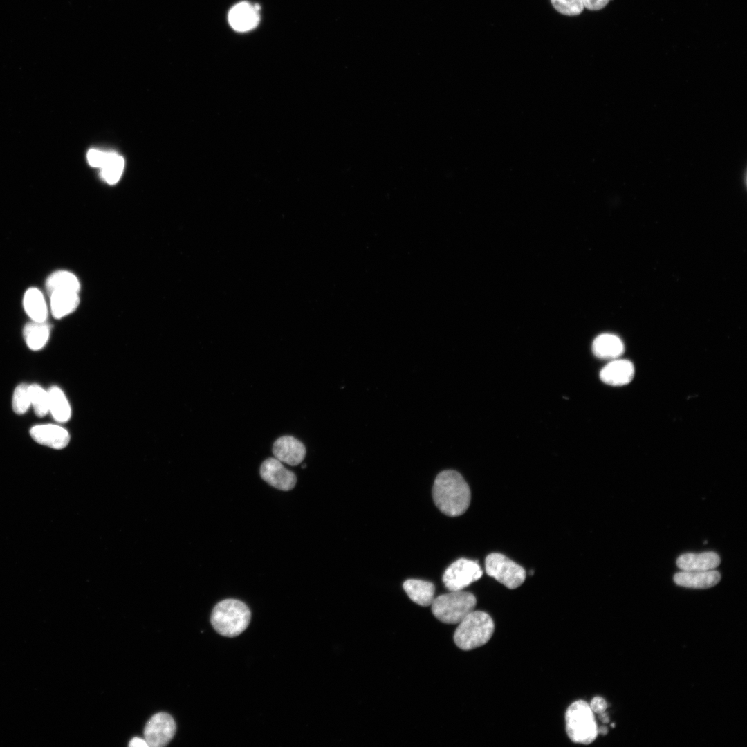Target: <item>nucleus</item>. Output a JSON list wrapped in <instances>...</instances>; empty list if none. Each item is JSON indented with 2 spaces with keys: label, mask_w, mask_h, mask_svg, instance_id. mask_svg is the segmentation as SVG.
Listing matches in <instances>:
<instances>
[{
  "label": "nucleus",
  "mask_w": 747,
  "mask_h": 747,
  "mask_svg": "<svg viewBox=\"0 0 747 747\" xmlns=\"http://www.w3.org/2000/svg\"><path fill=\"white\" fill-rule=\"evenodd\" d=\"M176 730L172 717L165 712L154 714L144 728V739L149 747H163L173 738Z\"/></svg>",
  "instance_id": "obj_8"
},
{
  "label": "nucleus",
  "mask_w": 747,
  "mask_h": 747,
  "mask_svg": "<svg viewBox=\"0 0 747 747\" xmlns=\"http://www.w3.org/2000/svg\"><path fill=\"white\" fill-rule=\"evenodd\" d=\"M720 562L719 555L712 551L684 553L676 560L677 566L682 571H688L712 570L717 567Z\"/></svg>",
  "instance_id": "obj_15"
},
{
  "label": "nucleus",
  "mask_w": 747,
  "mask_h": 747,
  "mask_svg": "<svg viewBox=\"0 0 747 747\" xmlns=\"http://www.w3.org/2000/svg\"><path fill=\"white\" fill-rule=\"evenodd\" d=\"M475 596L468 591H451L434 598L432 605L434 616L446 624H459L475 607Z\"/></svg>",
  "instance_id": "obj_5"
},
{
  "label": "nucleus",
  "mask_w": 747,
  "mask_h": 747,
  "mask_svg": "<svg viewBox=\"0 0 747 747\" xmlns=\"http://www.w3.org/2000/svg\"><path fill=\"white\" fill-rule=\"evenodd\" d=\"M494 629V622L487 613L473 610L459 623L454 640L459 648L471 650L488 643Z\"/></svg>",
  "instance_id": "obj_3"
},
{
  "label": "nucleus",
  "mask_w": 747,
  "mask_h": 747,
  "mask_svg": "<svg viewBox=\"0 0 747 747\" xmlns=\"http://www.w3.org/2000/svg\"><path fill=\"white\" fill-rule=\"evenodd\" d=\"M306 464H304V465H303L302 466V468H306Z\"/></svg>",
  "instance_id": "obj_32"
},
{
  "label": "nucleus",
  "mask_w": 747,
  "mask_h": 747,
  "mask_svg": "<svg viewBox=\"0 0 747 747\" xmlns=\"http://www.w3.org/2000/svg\"><path fill=\"white\" fill-rule=\"evenodd\" d=\"M50 331V326L46 322L32 321L25 325L23 335L28 348L33 351H38L46 344Z\"/></svg>",
  "instance_id": "obj_21"
},
{
  "label": "nucleus",
  "mask_w": 747,
  "mask_h": 747,
  "mask_svg": "<svg viewBox=\"0 0 747 747\" xmlns=\"http://www.w3.org/2000/svg\"><path fill=\"white\" fill-rule=\"evenodd\" d=\"M129 746H130V747H147L148 744H147V741H145V739H142V738L138 737H135L132 738L130 740V741L129 743Z\"/></svg>",
  "instance_id": "obj_30"
},
{
  "label": "nucleus",
  "mask_w": 747,
  "mask_h": 747,
  "mask_svg": "<svg viewBox=\"0 0 747 747\" xmlns=\"http://www.w3.org/2000/svg\"><path fill=\"white\" fill-rule=\"evenodd\" d=\"M600 718L601 721H603L604 723H607L609 721V717H607V714L605 713V712H602V713L600 714Z\"/></svg>",
  "instance_id": "obj_31"
},
{
  "label": "nucleus",
  "mask_w": 747,
  "mask_h": 747,
  "mask_svg": "<svg viewBox=\"0 0 747 747\" xmlns=\"http://www.w3.org/2000/svg\"><path fill=\"white\" fill-rule=\"evenodd\" d=\"M30 434L37 443L53 449L66 447L71 439L67 430L55 424L35 425L30 429Z\"/></svg>",
  "instance_id": "obj_10"
},
{
  "label": "nucleus",
  "mask_w": 747,
  "mask_h": 747,
  "mask_svg": "<svg viewBox=\"0 0 747 747\" xmlns=\"http://www.w3.org/2000/svg\"><path fill=\"white\" fill-rule=\"evenodd\" d=\"M259 5H252L247 1L234 6L229 12L228 21L232 28L239 32H245L255 28L259 21Z\"/></svg>",
  "instance_id": "obj_12"
},
{
  "label": "nucleus",
  "mask_w": 747,
  "mask_h": 747,
  "mask_svg": "<svg viewBox=\"0 0 747 747\" xmlns=\"http://www.w3.org/2000/svg\"><path fill=\"white\" fill-rule=\"evenodd\" d=\"M634 376V367L627 360L614 359L600 372L601 380L609 385L622 386L630 382Z\"/></svg>",
  "instance_id": "obj_13"
},
{
  "label": "nucleus",
  "mask_w": 747,
  "mask_h": 747,
  "mask_svg": "<svg viewBox=\"0 0 747 747\" xmlns=\"http://www.w3.org/2000/svg\"><path fill=\"white\" fill-rule=\"evenodd\" d=\"M485 569L489 576L510 589L522 585L526 578L523 567L499 553H492L486 557Z\"/></svg>",
  "instance_id": "obj_6"
},
{
  "label": "nucleus",
  "mask_w": 747,
  "mask_h": 747,
  "mask_svg": "<svg viewBox=\"0 0 747 747\" xmlns=\"http://www.w3.org/2000/svg\"><path fill=\"white\" fill-rule=\"evenodd\" d=\"M46 287L50 294L53 291H74L79 293L80 284L77 277L66 270H59L52 273L46 279Z\"/></svg>",
  "instance_id": "obj_22"
},
{
  "label": "nucleus",
  "mask_w": 747,
  "mask_h": 747,
  "mask_svg": "<svg viewBox=\"0 0 747 747\" xmlns=\"http://www.w3.org/2000/svg\"><path fill=\"white\" fill-rule=\"evenodd\" d=\"M49 295L50 311L56 319H61L73 313L80 303L77 292L57 290Z\"/></svg>",
  "instance_id": "obj_17"
},
{
  "label": "nucleus",
  "mask_w": 747,
  "mask_h": 747,
  "mask_svg": "<svg viewBox=\"0 0 747 747\" xmlns=\"http://www.w3.org/2000/svg\"><path fill=\"white\" fill-rule=\"evenodd\" d=\"M589 706L593 713L599 714L605 712L607 706L606 701L601 697H595Z\"/></svg>",
  "instance_id": "obj_28"
},
{
  "label": "nucleus",
  "mask_w": 747,
  "mask_h": 747,
  "mask_svg": "<svg viewBox=\"0 0 747 747\" xmlns=\"http://www.w3.org/2000/svg\"><path fill=\"white\" fill-rule=\"evenodd\" d=\"M23 305L32 321L46 322L48 308L44 295L39 289L33 287L28 288L24 295Z\"/></svg>",
  "instance_id": "obj_18"
},
{
  "label": "nucleus",
  "mask_w": 747,
  "mask_h": 747,
  "mask_svg": "<svg viewBox=\"0 0 747 747\" xmlns=\"http://www.w3.org/2000/svg\"><path fill=\"white\" fill-rule=\"evenodd\" d=\"M124 161L123 158L115 152H108L107 158L100 167L102 178L109 184L116 183L122 173Z\"/></svg>",
  "instance_id": "obj_23"
},
{
  "label": "nucleus",
  "mask_w": 747,
  "mask_h": 747,
  "mask_svg": "<svg viewBox=\"0 0 747 747\" xmlns=\"http://www.w3.org/2000/svg\"><path fill=\"white\" fill-rule=\"evenodd\" d=\"M592 350L594 355L599 358L614 360L623 353L625 347L618 336L604 333L598 335L593 340Z\"/></svg>",
  "instance_id": "obj_16"
},
{
  "label": "nucleus",
  "mask_w": 747,
  "mask_h": 747,
  "mask_svg": "<svg viewBox=\"0 0 747 747\" xmlns=\"http://www.w3.org/2000/svg\"><path fill=\"white\" fill-rule=\"evenodd\" d=\"M29 385L20 384L15 389L12 396V409L17 414H25L31 406Z\"/></svg>",
  "instance_id": "obj_25"
},
{
  "label": "nucleus",
  "mask_w": 747,
  "mask_h": 747,
  "mask_svg": "<svg viewBox=\"0 0 747 747\" xmlns=\"http://www.w3.org/2000/svg\"><path fill=\"white\" fill-rule=\"evenodd\" d=\"M304 445L292 436H282L273 443V453L275 458L290 465H297L306 456Z\"/></svg>",
  "instance_id": "obj_11"
},
{
  "label": "nucleus",
  "mask_w": 747,
  "mask_h": 747,
  "mask_svg": "<svg viewBox=\"0 0 747 747\" xmlns=\"http://www.w3.org/2000/svg\"><path fill=\"white\" fill-rule=\"evenodd\" d=\"M403 589L415 603L425 607L430 605L434 598V585L427 581L409 579L403 583Z\"/></svg>",
  "instance_id": "obj_19"
},
{
  "label": "nucleus",
  "mask_w": 747,
  "mask_h": 747,
  "mask_svg": "<svg viewBox=\"0 0 747 747\" xmlns=\"http://www.w3.org/2000/svg\"><path fill=\"white\" fill-rule=\"evenodd\" d=\"M551 1L557 11L569 16L580 14L584 8L582 0H551Z\"/></svg>",
  "instance_id": "obj_26"
},
{
  "label": "nucleus",
  "mask_w": 747,
  "mask_h": 747,
  "mask_svg": "<svg viewBox=\"0 0 747 747\" xmlns=\"http://www.w3.org/2000/svg\"><path fill=\"white\" fill-rule=\"evenodd\" d=\"M250 618V609L244 602L230 598L214 606L210 620L214 629L219 634L234 637L248 627Z\"/></svg>",
  "instance_id": "obj_2"
},
{
  "label": "nucleus",
  "mask_w": 747,
  "mask_h": 747,
  "mask_svg": "<svg viewBox=\"0 0 747 747\" xmlns=\"http://www.w3.org/2000/svg\"><path fill=\"white\" fill-rule=\"evenodd\" d=\"M432 496L437 508L450 517L463 514L471 499L468 484L461 474L452 470L442 471L436 476Z\"/></svg>",
  "instance_id": "obj_1"
},
{
  "label": "nucleus",
  "mask_w": 747,
  "mask_h": 747,
  "mask_svg": "<svg viewBox=\"0 0 747 747\" xmlns=\"http://www.w3.org/2000/svg\"><path fill=\"white\" fill-rule=\"evenodd\" d=\"M49 413L58 423H66L71 417V407L62 389L53 386L48 389Z\"/></svg>",
  "instance_id": "obj_20"
},
{
  "label": "nucleus",
  "mask_w": 747,
  "mask_h": 747,
  "mask_svg": "<svg viewBox=\"0 0 747 747\" xmlns=\"http://www.w3.org/2000/svg\"><path fill=\"white\" fill-rule=\"evenodd\" d=\"M584 7L590 10H598L603 8L609 0H582Z\"/></svg>",
  "instance_id": "obj_29"
},
{
  "label": "nucleus",
  "mask_w": 747,
  "mask_h": 747,
  "mask_svg": "<svg viewBox=\"0 0 747 747\" xmlns=\"http://www.w3.org/2000/svg\"><path fill=\"white\" fill-rule=\"evenodd\" d=\"M482 574V569L477 562L461 558L445 571L443 581L450 591H460L480 579Z\"/></svg>",
  "instance_id": "obj_7"
},
{
  "label": "nucleus",
  "mask_w": 747,
  "mask_h": 747,
  "mask_svg": "<svg viewBox=\"0 0 747 747\" xmlns=\"http://www.w3.org/2000/svg\"><path fill=\"white\" fill-rule=\"evenodd\" d=\"M674 582L679 586L692 589H708L717 585L721 575L715 570L688 571H683L674 574Z\"/></svg>",
  "instance_id": "obj_14"
},
{
  "label": "nucleus",
  "mask_w": 747,
  "mask_h": 747,
  "mask_svg": "<svg viewBox=\"0 0 747 747\" xmlns=\"http://www.w3.org/2000/svg\"><path fill=\"white\" fill-rule=\"evenodd\" d=\"M28 389L31 406H33L35 414L39 417L45 416L49 413L48 390H45L37 384L30 385Z\"/></svg>",
  "instance_id": "obj_24"
},
{
  "label": "nucleus",
  "mask_w": 747,
  "mask_h": 747,
  "mask_svg": "<svg viewBox=\"0 0 747 747\" xmlns=\"http://www.w3.org/2000/svg\"><path fill=\"white\" fill-rule=\"evenodd\" d=\"M108 152L91 149L87 153V160L92 167H101L104 164Z\"/></svg>",
  "instance_id": "obj_27"
},
{
  "label": "nucleus",
  "mask_w": 747,
  "mask_h": 747,
  "mask_svg": "<svg viewBox=\"0 0 747 747\" xmlns=\"http://www.w3.org/2000/svg\"><path fill=\"white\" fill-rule=\"evenodd\" d=\"M260 475L263 480L279 490L288 491L293 489L297 482L295 474L286 468L282 462L276 458H268L260 467Z\"/></svg>",
  "instance_id": "obj_9"
},
{
  "label": "nucleus",
  "mask_w": 747,
  "mask_h": 747,
  "mask_svg": "<svg viewBox=\"0 0 747 747\" xmlns=\"http://www.w3.org/2000/svg\"><path fill=\"white\" fill-rule=\"evenodd\" d=\"M588 703L578 700L571 703L565 713L566 733L578 744H589L596 738L598 726Z\"/></svg>",
  "instance_id": "obj_4"
}]
</instances>
